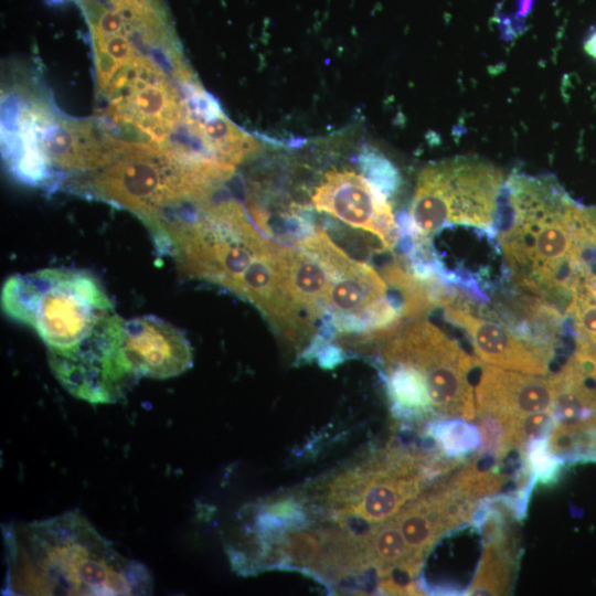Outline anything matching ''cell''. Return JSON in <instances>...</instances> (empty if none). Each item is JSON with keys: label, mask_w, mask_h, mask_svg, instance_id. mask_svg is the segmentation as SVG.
Here are the masks:
<instances>
[{"label": "cell", "mask_w": 596, "mask_h": 596, "mask_svg": "<svg viewBox=\"0 0 596 596\" xmlns=\"http://www.w3.org/2000/svg\"><path fill=\"white\" fill-rule=\"evenodd\" d=\"M505 183L507 217L494 226L505 267L519 289L566 313L576 287L595 279L588 211L547 178L512 174Z\"/></svg>", "instance_id": "6da1fadb"}, {"label": "cell", "mask_w": 596, "mask_h": 596, "mask_svg": "<svg viewBox=\"0 0 596 596\" xmlns=\"http://www.w3.org/2000/svg\"><path fill=\"white\" fill-rule=\"evenodd\" d=\"M3 595H150L142 563L119 553L78 511L3 526Z\"/></svg>", "instance_id": "7a4b0ae2"}, {"label": "cell", "mask_w": 596, "mask_h": 596, "mask_svg": "<svg viewBox=\"0 0 596 596\" xmlns=\"http://www.w3.org/2000/svg\"><path fill=\"white\" fill-rule=\"evenodd\" d=\"M1 306L8 317L32 328L47 348L74 344L115 311L99 279L75 268L12 275L3 284Z\"/></svg>", "instance_id": "3957f363"}, {"label": "cell", "mask_w": 596, "mask_h": 596, "mask_svg": "<svg viewBox=\"0 0 596 596\" xmlns=\"http://www.w3.org/2000/svg\"><path fill=\"white\" fill-rule=\"evenodd\" d=\"M507 180L492 164L454 159L423 169L408 215L401 225L416 240L429 241L446 226L494 230Z\"/></svg>", "instance_id": "277c9868"}, {"label": "cell", "mask_w": 596, "mask_h": 596, "mask_svg": "<svg viewBox=\"0 0 596 596\" xmlns=\"http://www.w3.org/2000/svg\"><path fill=\"white\" fill-rule=\"evenodd\" d=\"M295 245L316 256L331 273L323 321L336 334L354 336L362 342L382 340L401 326L403 318L389 286L370 264L349 256L319 227Z\"/></svg>", "instance_id": "5b68a950"}, {"label": "cell", "mask_w": 596, "mask_h": 596, "mask_svg": "<svg viewBox=\"0 0 596 596\" xmlns=\"http://www.w3.org/2000/svg\"><path fill=\"white\" fill-rule=\"evenodd\" d=\"M382 340L381 362L403 363L417 370L436 417L475 419V390L469 375L478 363L456 340L424 319L401 324Z\"/></svg>", "instance_id": "8992f818"}, {"label": "cell", "mask_w": 596, "mask_h": 596, "mask_svg": "<svg viewBox=\"0 0 596 596\" xmlns=\"http://www.w3.org/2000/svg\"><path fill=\"white\" fill-rule=\"evenodd\" d=\"M88 180L91 192L136 213L147 224L162 210L185 200H198L207 184L191 164L160 149L128 147L97 169Z\"/></svg>", "instance_id": "52a82bcc"}, {"label": "cell", "mask_w": 596, "mask_h": 596, "mask_svg": "<svg viewBox=\"0 0 596 596\" xmlns=\"http://www.w3.org/2000/svg\"><path fill=\"white\" fill-rule=\"evenodd\" d=\"M124 328V319L113 311L74 344L47 348L49 366L71 395L111 404L135 386L140 376L126 353Z\"/></svg>", "instance_id": "ba28073f"}, {"label": "cell", "mask_w": 596, "mask_h": 596, "mask_svg": "<svg viewBox=\"0 0 596 596\" xmlns=\"http://www.w3.org/2000/svg\"><path fill=\"white\" fill-rule=\"evenodd\" d=\"M311 202L317 211L373 234L385 251H392L400 241V227L389 199L352 170L327 172Z\"/></svg>", "instance_id": "9c48e42d"}, {"label": "cell", "mask_w": 596, "mask_h": 596, "mask_svg": "<svg viewBox=\"0 0 596 596\" xmlns=\"http://www.w3.org/2000/svg\"><path fill=\"white\" fill-rule=\"evenodd\" d=\"M443 308L446 319L468 334L482 362L522 373L547 374L554 351L490 317L475 315L466 301L458 302L456 295Z\"/></svg>", "instance_id": "30bf717a"}, {"label": "cell", "mask_w": 596, "mask_h": 596, "mask_svg": "<svg viewBox=\"0 0 596 596\" xmlns=\"http://www.w3.org/2000/svg\"><path fill=\"white\" fill-rule=\"evenodd\" d=\"M473 390L476 416L520 417L552 412L556 382L554 375L529 374L486 364L481 366Z\"/></svg>", "instance_id": "8fae6325"}, {"label": "cell", "mask_w": 596, "mask_h": 596, "mask_svg": "<svg viewBox=\"0 0 596 596\" xmlns=\"http://www.w3.org/2000/svg\"><path fill=\"white\" fill-rule=\"evenodd\" d=\"M124 345L138 375L164 380L192 366L193 351L184 333L153 316L125 322Z\"/></svg>", "instance_id": "7c38bea8"}, {"label": "cell", "mask_w": 596, "mask_h": 596, "mask_svg": "<svg viewBox=\"0 0 596 596\" xmlns=\"http://www.w3.org/2000/svg\"><path fill=\"white\" fill-rule=\"evenodd\" d=\"M483 553L468 595H502L510 590L517 566V538L511 526L483 540Z\"/></svg>", "instance_id": "4fadbf2b"}, {"label": "cell", "mask_w": 596, "mask_h": 596, "mask_svg": "<svg viewBox=\"0 0 596 596\" xmlns=\"http://www.w3.org/2000/svg\"><path fill=\"white\" fill-rule=\"evenodd\" d=\"M364 546L368 565L374 567L379 576H392L395 570L404 575L407 545L393 519L376 524L364 534Z\"/></svg>", "instance_id": "5bb4252c"}, {"label": "cell", "mask_w": 596, "mask_h": 596, "mask_svg": "<svg viewBox=\"0 0 596 596\" xmlns=\"http://www.w3.org/2000/svg\"><path fill=\"white\" fill-rule=\"evenodd\" d=\"M465 421V419H464ZM460 418L447 419L437 424L432 435L448 457L459 459L479 448L481 439L476 426Z\"/></svg>", "instance_id": "9a60e30c"}, {"label": "cell", "mask_w": 596, "mask_h": 596, "mask_svg": "<svg viewBox=\"0 0 596 596\" xmlns=\"http://www.w3.org/2000/svg\"><path fill=\"white\" fill-rule=\"evenodd\" d=\"M358 162L362 175L385 198H392L398 190L401 177L395 166L381 152L364 148Z\"/></svg>", "instance_id": "2e32d148"}, {"label": "cell", "mask_w": 596, "mask_h": 596, "mask_svg": "<svg viewBox=\"0 0 596 596\" xmlns=\"http://www.w3.org/2000/svg\"><path fill=\"white\" fill-rule=\"evenodd\" d=\"M549 436L533 439L525 453V466L529 470L533 486L552 483L558 476L564 460L553 454L549 448Z\"/></svg>", "instance_id": "e0dca14e"}, {"label": "cell", "mask_w": 596, "mask_h": 596, "mask_svg": "<svg viewBox=\"0 0 596 596\" xmlns=\"http://www.w3.org/2000/svg\"><path fill=\"white\" fill-rule=\"evenodd\" d=\"M121 32L107 36H94V43L95 47L104 49L120 66H124L137 56L128 38Z\"/></svg>", "instance_id": "ac0fdd59"}, {"label": "cell", "mask_w": 596, "mask_h": 596, "mask_svg": "<svg viewBox=\"0 0 596 596\" xmlns=\"http://www.w3.org/2000/svg\"><path fill=\"white\" fill-rule=\"evenodd\" d=\"M584 50L590 57L596 60V30L584 42Z\"/></svg>", "instance_id": "d6986e66"}]
</instances>
